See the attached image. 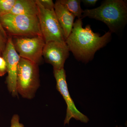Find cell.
<instances>
[{"label":"cell","mask_w":127,"mask_h":127,"mask_svg":"<svg viewBox=\"0 0 127 127\" xmlns=\"http://www.w3.org/2000/svg\"><path fill=\"white\" fill-rule=\"evenodd\" d=\"M111 39L110 32L100 36L99 33L94 32L90 25L83 27L82 19L79 18L74 22L65 43L75 59L87 63L92 61L96 52L106 45Z\"/></svg>","instance_id":"1"},{"label":"cell","mask_w":127,"mask_h":127,"mask_svg":"<svg viewBox=\"0 0 127 127\" xmlns=\"http://www.w3.org/2000/svg\"><path fill=\"white\" fill-rule=\"evenodd\" d=\"M86 17L102 22L111 33L117 34L127 22V4L123 0H106L100 6L83 11L82 19Z\"/></svg>","instance_id":"2"},{"label":"cell","mask_w":127,"mask_h":127,"mask_svg":"<svg viewBox=\"0 0 127 127\" xmlns=\"http://www.w3.org/2000/svg\"><path fill=\"white\" fill-rule=\"evenodd\" d=\"M0 22L6 34L11 37L42 36L37 16L9 14L0 16Z\"/></svg>","instance_id":"3"},{"label":"cell","mask_w":127,"mask_h":127,"mask_svg":"<svg viewBox=\"0 0 127 127\" xmlns=\"http://www.w3.org/2000/svg\"><path fill=\"white\" fill-rule=\"evenodd\" d=\"M40 86L39 65L20 57L17 76V93L23 98L32 99Z\"/></svg>","instance_id":"4"},{"label":"cell","mask_w":127,"mask_h":127,"mask_svg":"<svg viewBox=\"0 0 127 127\" xmlns=\"http://www.w3.org/2000/svg\"><path fill=\"white\" fill-rule=\"evenodd\" d=\"M36 2L41 33L45 43L51 41L65 43V38L54 9L52 10H47L41 5L38 0H36Z\"/></svg>","instance_id":"5"},{"label":"cell","mask_w":127,"mask_h":127,"mask_svg":"<svg viewBox=\"0 0 127 127\" xmlns=\"http://www.w3.org/2000/svg\"><path fill=\"white\" fill-rule=\"evenodd\" d=\"M12 37L14 47L21 58L38 65L41 63L42 51L45 44L42 36Z\"/></svg>","instance_id":"6"},{"label":"cell","mask_w":127,"mask_h":127,"mask_svg":"<svg viewBox=\"0 0 127 127\" xmlns=\"http://www.w3.org/2000/svg\"><path fill=\"white\" fill-rule=\"evenodd\" d=\"M53 73L56 81L57 90L63 97L67 106L64 125L69 124L72 118L85 123L88 122L89 121L88 117L78 111L68 91L66 72L64 68L59 70H53Z\"/></svg>","instance_id":"7"},{"label":"cell","mask_w":127,"mask_h":127,"mask_svg":"<svg viewBox=\"0 0 127 127\" xmlns=\"http://www.w3.org/2000/svg\"><path fill=\"white\" fill-rule=\"evenodd\" d=\"M2 56L4 59L7 66V76L5 83L7 89L14 97L18 96L16 90V79L20 57L14 47L12 37L10 36L7 37L6 46Z\"/></svg>","instance_id":"8"},{"label":"cell","mask_w":127,"mask_h":127,"mask_svg":"<svg viewBox=\"0 0 127 127\" xmlns=\"http://www.w3.org/2000/svg\"><path fill=\"white\" fill-rule=\"evenodd\" d=\"M70 51L65 42L51 41L45 43L42 51V57L46 62L53 66V70L64 68V64L70 55Z\"/></svg>","instance_id":"9"},{"label":"cell","mask_w":127,"mask_h":127,"mask_svg":"<svg viewBox=\"0 0 127 127\" xmlns=\"http://www.w3.org/2000/svg\"><path fill=\"white\" fill-rule=\"evenodd\" d=\"M54 11L66 40L72 31L76 17L68 11L58 0L55 3Z\"/></svg>","instance_id":"10"},{"label":"cell","mask_w":127,"mask_h":127,"mask_svg":"<svg viewBox=\"0 0 127 127\" xmlns=\"http://www.w3.org/2000/svg\"><path fill=\"white\" fill-rule=\"evenodd\" d=\"M10 14L37 16L38 10L36 0H16Z\"/></svg>","instance_id":"11"},{"label":"cell","mask_w":127,"mask_h":127,"mask_svg":"<svg viewBox=\"0 0 127 127\" xmlns=\"http://www.w3.org/2000/svg\"><path fill=\"white\" fill-rule=\"evenodd\" d=\"M59 2L78 19H82L83 10L81 7L80 0H58Z\"/></svg>","instance_id":"12"},{"label":"cell","mask_w":127,"mask_h":127,"mask_svg":"<svg viewBox=\"0 0 127 127\" xmlns=\"http://www.w3.org/2000/svg\"><path fill=\"white\" fill-rule=\"evenodd\" d=\"M16 0H0V16L10 14Z\"/></svg>","instance_id":"13"},{"label":"cell","mask_w":127,"mask_h":127,"mask_svg":"<svg viewBox=\"0 0 127 127\" xmlns=\"http://www.w3.org/2000/svg\"><path fill=\"white\" fill-rule=\"evenodd\" d=\"M38 1L45 9L49 10H54L55 3L52 0H38Z\"/></svg>","instance_id":"14"},{"label":"cell","mask_w":127,"mask_h":127,"mask_svg":"<svg viewBox=\"0 0 127 127\" xmlns=\"http://www.w3.org/2000/svg\"><path fill=\"white\" fill-rule=\"evenodd\" d=\"M7 73L6 62L2 56H0V77L4 76Z\"/></svg>","instance_id":"15"},{"label":"cell","mask_w":127,"mask_h":127,"mask_svg":"<svg viewBox=\"0 0 127 127\" xmlns=\"http://www.w3.org/2000/svg\"><path fill=\"white\" fill-rule=\"evenodd\" d=\"M20 117L18 114L13 115L11 121L10 127H25L20 122Z\"/></svg>","instance_id":"16"},{"label":"cell","mask_w":127,"mask_h":127,"mask_svg":"<svg viewBox=\"0 0 127 127\" xmlns=\"http://www.w3.org/2000/svg\"><path fill=\"white\" fill-rule=\"evenodd\" d=\"M7 39L0 31V51L2 54L5 48Z\"/></svg>","instance_id":"17"},{"label":"cell","mask_w":127,"mask_h":127,"mask_svg":"<svg viewBox=\"0 0 127 127\" xmlns=\"http://www.w3.org/2000/svg\"><path fill=\"white\" fill-rule=\"evenodd\" d=\"M81 2L86 5L88 6H94L97 2V0H82Z\"/></svg>","instance_id":"18"},{"label":"cell","mask_w":127,"mask_h":127,"mask_svg":"<svg viewBox=\"0 0 127 127\" xmlns=\"http://www.w3.org/2000/svg\"><path fill=\"white\" fill-rule=\"evenodd\" d=\"M0 31L1 32H2V33L3 34V35H4V36L6 37L7 38V37H8V36H7V34H6V32L5 31L4 28H3L2 26H1L0 22Z\"/></svg>","instance_id":"19"},{"label":"cell","mask_w":127,"mask_h":127,"mask_svg":"<svg viewBox=\"0 0 127 127\" xmlns=\"http://www.w3.org/2000/svg\"><path fill=\"white\" fill-rule=\"evenodd\" d=\"M2 56V53L0 51V56Z\"/></svg>","instance_id":"20"},{"label":"cell","mask_w":127,"mask_h":127,"mask_svg":"<svg viewBox=\"0 0 127 127\" xmlns=\"http://www.w3.org/2000/svg\"><path fill=\"white\" fill-rule=\"evenodd\" d=\"M116 127H118V126H116Z\"/></svg>","instance_id":"21"}]
</instances>
